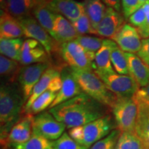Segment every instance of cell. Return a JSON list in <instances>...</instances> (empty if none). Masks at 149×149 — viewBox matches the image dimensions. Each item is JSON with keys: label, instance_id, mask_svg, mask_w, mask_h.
Returning a JSON list of instances; mask_svg holds the SVG:
<instances>
[{"label": "cell", "instance_id": "44", "mask_svg": "<svg viewBox=\"0 0 149 149\" xmlns=\"http://www.w3.org/2000/svg\"><path fill=\"white\" fill-rule=\"evenodd\" d=\"M147 1H148V0H139V3H140L141 6H142L144 5V3H146Z\"/></svg>", "mask_w": 149, "mask_h": 149}, {"label": "cell", "instance_id": "31", "mask_svg": "<svg viewBox=\"0 0 149 149\" xmlns=\"http://www.w3.org/2000/svg\"><path fill=\"white\" fill-rule=\"evenodd\" d=\"M111 60L113 69L120 74H130L125 53L118 46L113 50Z\"/></svg>", "mask_w": 149, "mask_h": 149}, {"label": "cell", "instance_id": "20", "mask_svg": "<svg viewBox=\"0 0 149 149\" xmlns=\"http://www.w3.org/2000/svg\"><path fill=\"white\" fill-rule=\"evenodd\" d=\"M80 35L72 24L64 17L57 14L53 38L59 44L76 40Z\"/></svg>", "mask_w": 149, "mask_h": 149}, {"label": "cell", "instance_id": "27", "mask_svg": "<svg viewBox=\"0 0 149 149\" xmlns=\"http://www.w3.org/2000/svg\"><path fill=\"white\" fill-rule=\"evenodd\" d=\"M19 62L5 56H0V74L1 77L8 80V83L15 82L20 70Z\"/></svg>", "mask_w": 149, "mask_h": 149}, {"label": "cell", "instance_id": "32", "mask_svg": "<svg viewBox=\"0 0 149 149\" xmlns=\"http://www.w3.org/2000/svg\"><path fill=\"white\" fill-rule=\"evenodd\" d=\"M104 40L105 39L102 37L83 35H80L76 41L84 48L86 51L96 53L103 45Z\"/></svg>", "mask_w": 149, "mask_h": 149}, {"label": "cell", "instance_id": "42", "mask_svg": "<svg viewBox=\"0 0 149 149\" xmlns=\"http://www.w3.org/2000/svg\"><path fill=\"white\" fill-rule=\"evenodd\" d=\"M102 2L107 7L115 9V10L121 12L122 10V0H102Z\"/></svg>", "mask_w": 149, "mask_h": 149}, {"label": "cell", "instance_id": "35", "mask_svg": "<svg viewBox=\"0 0 149 149\" xmlns=\"http://www.w3.org/2000/svg\"><path fill=\"white\" fill-rule=\"evenodd\" d=\"M120 135L118 130H113L109 135L93 144L90 149H113Z\"/></svg>", "mask_w": 149, "mask_h": 149}, {"label": "cell", "instance_id": "15", "mask_svg": "<svg viewBox=\"0 0 149 149\" xmlns=\"http://www.w3.org/2000/svg\"><path fill=\"white\" fill-rule=\"evenodd\" d=\"M113 40L125 53H138L141 46V36L133 26L125 24Z\"/></svg>", "mask_w": 149, "mask_h": 149}, {"label": "cell", "instance_id": "2", "mask_svg": "<svg viewBox=\"0 0 149 149\" xmlns=\"http://www.w3.org/2000/svg\"><path fill=\"white\" fill-rule=\"evenodd\" d=\"M25 105L23 93L16 82L6 83L0 88L1 144H5L10 130L19 120Z\"/></svg>", "mask_w": 149, "mask_h": 149}, {"label": "cell", "instance_id": "38", "mask_svg": "<svg viewBox=\"0 0 149 149\" xmlns=\"http://www.w3.org/2000/svg\"><path fill=\"white\" fill-rule=\"evenodd\" d=\"M146 15V24L143 28L137 29L139 35L144 39L149 37V0L142 6Z\"/></svg>", "mask_w": 149, "mask_h": 149}, {"label": "cell", "instance_id": "45", "mask_svg": "<svg viewBox=\"0 0 149 149\" xmlns=\"http://www.w3.org/2000/svg\"><path fill=\"white\" fill-rule=\"evenodd\" d=\"M41 2H46V3H49L51 0H40Z\"/></svg>", "mask_w": 149, "mask_h": 149}, {"label": "cell", "instance_id": "40", "mask_svg": "<svg viewBox=\"0 0 149 149\" xmlns=\"http://www.w3.org/2000/svg\"><path fill=\"white\" fill-rule=\"evenodd\" d=\"M62 86V79L61 77V72L60 73L56 74L50 82L49 86H48V90L52 92L57 93L60 91V89Z\"/></svg>", "mask_w": 149, "mask_h": 149}, {"label": "cell", "instance_id": "3", "mask_svg": "<svg viewBox=\"0 0 149 149\" xmlns=\"http://www.w3.org/2000/svg\"><path fill=\"white\" fill-rule=\"evenodd\" d=\"M70 69L84 93L111 109L117 96L107 88L94 70Z\"/></svg>", "mask_w": 149, "mask_h": 149}, {"label": "cell", "instance_id": "43", "mask_svg": "<svg viewBox=\"0 0 149 149\" xmlns=\"http://www.w3.org/2000/svg\"><path fill=\"white\" fill-rule=\"evenodd\" d=\"M6 1L7 0H0V3H1V10H3V9L4 8Z\"/></svg>", "mask_w": 149, "mask_h": 149}, {"label": "cell", "instance_id": "39", "mask_svg": "<svg viewBox=\"0 0 149 149\" xmlns=\"http://www.w3.org/2000/svg\"><path fill=\"white\" fill-rule=\"evenodd\" d=\"M137 55L144 62L149 59V37L141 40V46Z\"/></svg>", "mask_w": 149, "mask_h": 149}, {"label": "cell", "instance_id": "5", "mask_svg": "<svg viewBox=\"0 0 149 149\" xmlns=\"http://www.w3.org/2000/svg\"><path fill=\"white\" fill-rule=\"evenodd\" d=\"M111 110L115 126L120 133H135L138 108L135 96L132 97H117Z\"/></svg>", "mask_w": 149, "mask_h": 149}, {"label": "cell", "instance_id": "23", "mask_svg": "<svg viewBox=\"0 0 149 149\" xmlns=\"http://www.w3.org/2000/svg\"><path fill=\"white\" fill-rule=\"evenodd\" d=\"M60 72L61 70L59 69L58 67L53 66V65H51V66L44 72V73L42 74V77L40 78V80H39V81L37 83V84L35 86L31 96H30L29 100H27L26 103L24 105L23 113L25 111H26L27 110L31 107L32 104L36 100V99L39 96H40L41 95L48 90V86H49L50 82H51L52 79L55 77L56 74L60 73Z\"/></svg>", "mask_w": 149, "mask_h": 149}, {"label": "cell", "instance_id": "46", "mask_svg": "<svg viewBox=\"0 0 149 149\" xmlns=\"http://www.w3.org/2000/svg\"><path fill=\"white\" fill-rule=\"evenodd\" d=\"M145 63H146V64L147 65H148V67H149V59H148V61H146V62H145Z\"/></svg>", "mask_w": 149, "mask_h": 149}, {"label": "cell", "instance_id": "33", "mask_svg": "<svg viewBox=\"0 0 149 149\" xmlns=\"http://www.w3.org/2000/svg\"><path fill=\"white\" fill-rule=\"evenodd\" d=\"M53 149H89L79 144L69 134L64 133L59 138L53 141Z\"/></svg>", "mask_w": 149, "mask_h": 149}, {"label": "cell", "instance_id": "1", "mask_svg": "<svg viewBox=\"0 0 149 149\" xmlns=\"http://www.w3.org/2000/svg\"><path fill=\"white\" fill-rule=\"evenodd\" d=\"M108 109L109 108L82 93L50 109L49 112L70 129L105 116L108 115Z\"/></svg>", "mask_w": 149, "mask_h": 149}, {"label": "cell", "instance_id": "37", "mask_svg": "<svg viewBox=\"0 0 149 149\" xmlns=\"http://www.w3.org/2000/svg\"><path fill=\"white\" fill-rule=\"evenodd\" d=\"M123 14L126 18H129L132 14L141 8L139 0H122Z\"/></svg>", "mask_w": 149, "mask_h": 149}, {"label": "cell", "instance_id": "28", "mask_svg": "<svg viewBox=\"0 0 149 149\" xmlns=\"http://www.w3.org/2000/svg\"><path fill=\"white\" fill-rule=\"evenodd\" d=\"M56 96H57V93L50 91H46L40 96H39L32 104L31 107L24 113L31 114L33 116L40 114L44 111H45L46 109L50 108L55 100Z\"/></svg>", "mask_w": 149, "mask_h": 149}, {"label": "cell", "instance_id": "4", "mask_svg": "<svg viewBox=\"0 0 149 149\" xmlns=\"http://www.w3.org/2000/svg\"><path fill=\"white\" fill-rule=\"evenodd\" d=\"M114 128V122L109 114L85 125L70 128L68 134L79 144L90 149L93 144L109 135Z\"/></svg>", "mask_w": 149, "mask_h": 149}, {"label": "cell", "instance_id": "17", "mask_svg": "<svg viewBox=\"0 0 149 149\" xmlns=\"http://www.w3.org/2000/svg\"><path fill=\"white\" fill-rule=\"evenodd\" d=\"M137 104L135 133L142 143L144 149H149V104L135 96Z\"/></svg>", "mask_w": 149, "mask_h": 149}, {"label": "cell", "instance_id": "14", "mask_svg": "<svg viewBox=\"0 0 149 149\" xmlns=\"http://www.w3.org/2000/svg\"><path fill=\"white\" fill-rule=\"evenodd\" d=\"M124 24V17L121 13L107 7L103 19L97 28V33L99 36L113 40Z\"/></svg>", "mask_w": 149, "mask_h": 149}, {"label": "cell", "instance_id": "16", "mask_svg": "<svg viewBox=\"0 0 149 149\" xmlns=\"http://www.w3.org/2000/svg\"><path fill=\"white\" fill-rule=\"evenodd\" d=\"M48 6L54 13L64 17L71 23L85 12L84 3L75 0H51Z\"/></svg>", "mask_w": 149, "mask_h": 149}, {"label": "cell", "instance_id": "22", "mask_svg": "<svg viewBox=\"0 0 149 149\" xmlns=\"http://www.w3.org/2000/svg\"><path fill=\"white\" fill-rule=\"evenodd\" d=\"M40 2V0H7L3 10L19 20L32 16L33 9Z\"/></svg>", "mask_w": 149, "mask_h": 149}, {"label": "cell", "instance_id": "26", "mask_svg": "<svg viewBox=\"0 0 149 149\" xmlns=\"http://www.w3.org/2000/svg\"><path fill=\"white\" fill-rule=\"evenodd\" d=\"M22 38L2 39L0 40V52L1 55L19 62L21 59L22 46Z\"/></svg>", "mask_w": 149, "mask_h": 149}, {"label": "cell", "instance_id": "30", "mask_svg": "<svg viewBox=\"0 0 149 149\" xmlns=\"http://www.w3.org/2000/svg\"><path fill=\"white\" fill-rule=\"evenodd\" d=\"M13 149H53V141L45 138L33 130L32 136L29 140L16 146Z\"/></svg>", "mask_w": 149, "mask_h": 149}, {"label": "cell", "instance_id": "25", "mask_svg": "<svg viewBox=\"0 0 149 149\" xmlns=\"http://www.w3.org/2000/svg\"><path fill=\"white\" fill-rule=\"evenodd\" d=\"M83 3L86 13L88 15L93 29L96 31L105 15L107 7L102 0H84Z\"/></svg>", "mask_w": 149, "mask_h": 149}, {"label": "cell", "instance_id": "24", "mask_svg": "<svg viewBox=\"0 0 149 149\" xmlns=\"http://www.w3.org/2000/svg\"><path fill=\"white\" fill-rule=\"evenodd\" d=\"M48 3L40 2L33 9V14L42 26L53 37L57 14L48 7Z\"/></svg>", "mask_w": 149, "mask_h": 149}, {"label": "cell", "instance_id": "19", "mask_svg": "<svg viewBox=\"0 0 149 149\" xmlns=\"http://www.w3.org/2000/svg\"><path fill=\"white\" fill-rule=\"evenodd\" d=\"M130 75L133 77L139 86L145 87L149 84V67L137 55L125 53Z\"/></svg>", "mask_w": 149, "mask_h": 149}, {"label": "cell", "instance_id": "11", "mask_svg": "<svg viewBox=\"0 0 149 149\" xmlns=\"http://www.w3.org/2000/svg\"><path fill=\"white\" fill-rule=\"evenodd\" d=\"M33 117L32 115L24 113L10 130L6 141L2 146L3 149L8 147L14 148L29 140L33 134Z\"/></svg>", "mask_w": 149, "mask_h": 149}, {"label": "cell", "instance_id": "6", "mask_svg": "<svg viewBox=\"0 0 149 149\" xmlns=\"http://www.w3.org/2000/svg\"><path fill=\"white\" fill-rule=\"evenodd\" d=\"M19 21L25 37L40 42L45 48L50 57H51L52 55L58 52L59 53L61 44L54 40L34 17H27Z\"/></svg>", "mask_w": 149, "mask_h": 149}, {"label": "cell", "instance_id": "21", "mask_svg": "<svg viewBox=\"0 0 149 149\" xmlns=\"http://www.w3.org/2000/svg\"><path fill=\"white\" fill-rule=\"evenodd\" d=\"M19 21L6 10H1L0 16V38L17 39L24 36Z\"/></svg>", "mask_w": 149, "mask_h": 149}, {"label": "cell", "instance_id": "7", "mask_svg": "<svg viewBox=\"0 0 149 149\" xmlns=\"http://www.w3.org/2000/svg\"><path fill=\"white\" fill-rule=\"evenodd\" d=\"M96 74L107 88L117 97H132L139 89L138 84L130 74H120L115 72L113 73Z\"/></svg>", "mask_w": 149, "mask_h": 149}, {"label": "cell", "instance_id": "10", "mask_svg": "<svg viewBox=\"0 0 149 149\" xmlns=\"http://www.w3.org/2000/svg\"><path fill=\"white\" fill-rule=\"evenodd\" d=\"M51 65V63H39L22 67L17 80L23 93L25 104L31 96L35 86Z\"/></svg>", "mask_w": 149, "mask_h": 149}, {"label": "cell", "instance_id": "41", "mask_svg": "<svg viewBox=\"0 0 149 149\" xmlns=\"http://www.w3.org/2000/svg\"><path fill=\"white\" fill-rule=\"evenodd\" d=\"M135 96L149 104V84L145 87L139 88Z\"/></svg>", "mask_w": 149, "mask_h": 149}, {"label": "cell", "instance_id": "34", "mask_svg": "<svg viewBox=\"0 0 149 149\" xmlns=\"http://www.w3.org/2000/svg\"><path fill=\"white\" fill-rule=\"evenodd\" d=\"M72 24L79 35H97V31L92 26L90 19L86 12L84 13L78 19L74 22H72Z\"/></svg>", "mask_w": 149, "mask_h": 149}, {"label": "cell", "instance_id": "12", "mask_svg": "<svg viewBox=\"0 0 149 149\" xmlns=\"http://www.w3.org/2000/svg\"><path fill=\"white\" fill-rule=\"evenodd\" d=\"M61 77L62 79V86L60 91L57 93V96L49 109L64 103L83 93L75 78L74 77L70 67L65 66L61 69Z\"/></svg>", "mask_w": 149, "mask_h": 149}, {"label": "cell", "instance_id": "29", "mask_svg": "<svg viewBox=\"0 0 149 149\" xmlns=\"http://www.w3.org/2000/svg\"><path fill=\"white\" fill-rule=\"evenodd\" d=\"M115 149H144L142 143L135 133H120Z\"/></svg>", "mask_w": 149, "mask_h": 149}, {"label": "cell", "instance_id": "47", "mask_svg": "<svg viewBox=\"0 0 149 149\" xmlns=\"http://www.w3.org/2000/svg\"><path fill=\"white\" fill-rule=\"evenodd\" d=\"M113 149H115V148H113Z\"/></svg>", "mask_w": 149, "mask_h": 149}, {"label": "cell", "instance_id": "36", "mask_svg": "<svg viewBox=\"0 0 149 149\" xmlns=\"http://www.w3.org/2000/svg\"><path fill=\"white\" fill-rule=\"evenodd\" d=\"M128 20L131 25L137 27V29L144 27L146 24V15L143 7L141 6L132 14L128 18Z\"/></svg>", "mask_w": 149, "mask_h": 149}, {"label": "cell", "instance_id": "18", "mask_svg": "<svg viewBox=\"0 0 149 149\" xmlns=\"http://www.w3.org/2000/svg\"><path fill=\"white\" fill-rule=\"evenodd\" d=\"M117 44L113 40L105 39L104 44L96 53L94 61V71L96 73H113L115 70L112 66L111 55L113 50Z\"/></svg>", "mask_w": 149, "mask_h": 149}, {"label": "cell", "instance_id": "13", "mask_svg": "<svg viewBox=\"0 0 149 149\" xmlns=\"http://www.w3.org/2000/svg\"><path fill=\"white\" fill-rule=\"evenodd\" d=\"M51 59V57L40 42L33 39H28L24 41L19 61L22 66L50 63Z\"/></svg>", "mask_w": 149, "mask_h": 149}, {"label": "cell", "instance_id": "9", "mask_svg": "<svg viewBox=\"0 0 149 149\" xmlns=\"http://www.w3.org/2000/svg\"><path fill=\"white\" fill-rule=\"evenodd\" d=\"M66 128L49 111L42 112L33 117V130L51 141L59 138Z\"/></svg>", "mask_w": 149, "mask_h": 149}, {"label": "cell", "instance_id": "8", "mask_svg": "<svg viewBox=\"0 0 149 149\" xmlns=\"http://www.w3.org/2000/svg\"><path fill=\"white\" fill-rule=\"evenodd\" d=\"M61 59L68 67L81 70H94V63L88 53L76 40L61 44L59 52Z\"/></svg>", "mask_w": 149, "mask_h": 149}]
</instances>
